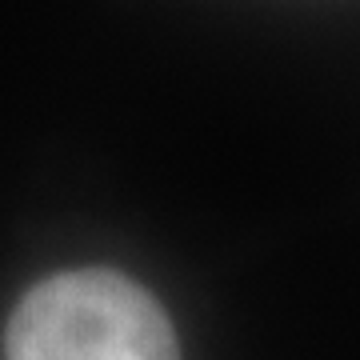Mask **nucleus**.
Here are the masks:
<instances>
[{"mask_svg": "<svg viewBox=\"0 0 360 360\" xmlns=\"http://www.w3.org/2000/svg\"><path fill=\"white\" fill-rule=\"evenodd\" d=\"M4 360H180V345L144 284L116 269H65L20 296Z\"/></svg>", "mask_w": 360, "mask_h": 360, "instance_id": "1", "label": "nucleus"}]
</instances>
